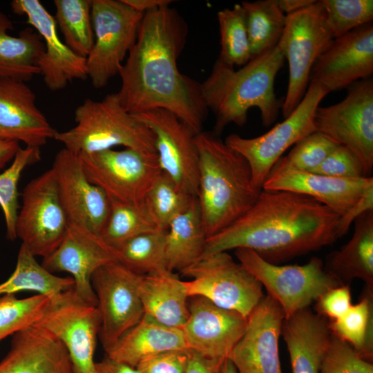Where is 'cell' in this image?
<instances>
[{"instance_id": "obj_1", "label": "cell", "mask_w": 373, "mask_h": 373, "mask_svg": "<svg viewBox=\"0 0 373 373\" xmlns=\"http://www.w3.org/2000/svg\"><path fill=\"white\" fill-rule=\"evenodd\" d=\"M187 31L184 19L169 6L145 12L135 42L119 68L122 84L116 94L131 114L164 109L198 134L208 111L201 84L178 67Z\"/></svg>"}, {"instance_id": "obj_2", "label": "cell", "mask_w": 373, "mask_h": 373, "mask_svg": "<svg viewBox=\"0 0 373 373\" xmlns=\"http://www.w3.org/2000/svg\"><path fill=\"white\" fill-rule=\"evenodd\" d=\"M340 218L307 195L262 189L245 213L207 238L200 258L245 248L270 263L279 265L332 245L343 237Z\"/></svg>"}, {"instance_id": "obj_3", "label": "cell", "mask_w": 373, "mask_h": 373, "mask_svg": "<svg viewBox=\"0 0 373 373\" xmlns=\"http://www.w3.org/2000/svg\"><path fill=\"white\" fill-rule=\"evenodd\" d=\"M278 46L251 59L236 70L219 59L211 74L201 84L208 110L213 113V133L219 135L229 124L243 126L248 111L256 107L264 126L272 125L278 117L282 103L274 90L276 77L285 63Z\"/></svg>"}, {"instance_id": "obj_4", "label": "cell", "mask_w": 373, "mask_h": 373, "mask_svg": "<svg viewBox=\"0 0 373 373\" xmlns=\"http://www.w3.org/2000/svg\"><path fill=\"white\" fill-rule=\"evenodd\" d=\"M195 140L199 154L196 198L209 238L245 213L262 190L254 186L247 161L219 135L202 131Z\"/></svg>"}, {"instance_id": "obj_5", "label": "cell", "mask_w": 373, "mask_h": 373, "mask_svg": "<svg viewBox=\"0 0 373 373\" xmlns=\"http://www.w3.org/2000/svg\"><path fill=\"white\" fill-rule=\"evenodd\" d=\"M75 121L73 128L57 131L54 139L76 155L117 146L155 152L151 130L123 108L116 93L101 101L86 99L75 109Z\"/></svg>"}, {"instance_id": "obj_6", "label": "cell", "mask_w": 373, "mask_h": 373, "mask_svg": "<svg viewBox=\"0 0 373 373\" xmlns=\"http://www.w3.org/2000/svg\"><path fill=\"white\" fill-rule=\"evenodd\" d=\"M235 256L265 287L267 295L279 305L285 319L308 308L329 289L344 285L325 269L318 257H312L302 265H280L265 260L248 249H235Z\"/></svg>"}, {"instance_id": "obj_7", "label": "cell", "mask_w": 373, "mask_h": 373, "mask_svg": "<svg viewBox=\"0 0 373 373\" xmlns=\"http://www.w3.org/2000/svg\"><path fill=\"white\" fill-rule=\"evenodd\" d=\"M332 39L320 0L286 15L285 28L277 44L289 66L287 93L281 107L285 118L302 100L312 68Z\"/></svg>"}, {"instance_id": "obj_8", "label": "cell", "mask_w": 373, "mask_h": 373, "mask_svg": "<svg viewBox=\"0 0 373 373\" xmlns=\"http://www.w3.org/2000/svg\"><path fill=\"white\" fill-rule=\"evenodd\" d=\"M189 296L207 298L248 318L264 297L261 283L227 251L204 256L180 271Z\"/></svg>"}, {"instance_id": "obj_9", "label": "cell", "mask_w": 373, "mask_h": 373, "mask_svg": "<svg viewBox=\"0 0 373 373\" xmlns=\"http://www.w3.org/2000/svg\"><path fill=\"white\" fill-rule=\"evenodd\" d=\"M327 94L323 86L309 83L296 108L268 132L253 138H245L238 134L226 137L225 143L247 161L257 189H262L271 169L287 149L316 132L315 112Z\"/></svg>"}, {"instance_id": "obj_10", "label": "cell", "mask_w": 373, "mask_h": 373, "mask_svg": "<svg viewBox=\"0 0 373 373\" xmlns=\"http://www.w3.org/2000/svg\"><path fill=\"white\" fill-rule=\"evenodd\" d=\"M78 155L87 179L111 201L141 203L162 173L155 152L125 148Z\"/></svg>"}, {"instance_id": "obj_11", "label": "cell", "mask_w": 373, "mask_h": 373, "mask_svg": "<svg viewBox=\"0 0 373 373\" xmlns=\"http://www.w3.org/2000/svg\"><path fill=\"white\" fill-rule=\"evenodd\" d=\"M143 16L122 0H92L94 44L86 57V67L93 87H104L119 73L135 42Z\"/></svg>"}, {"instance_id": "obj_12", "label": "cell", "mask_w": 373, "mask_h": 373, "mask_svg": "<svg viewBox=\"0 0 373 373\" xmlns=\"http://www.w3.org/2000/svg\"><path fill=\"white\" fill-rule=\"evenodd\" d=\"M316 132L350 150L361 161L365 177L373 170V79L359 80L348 87L345 98L318 106L314 115Z\"/></svg>"}, {"instance_id": "obj_13", "label": "cell", "mask_w": 373, "mask_h": 373, "mask_svg": "<svg viewBox=\"0 0 373 373\" xmlns=\"http://www.w3.org/2000/svg\"><path fill=\"white\" fill-rule=\"evenodd\" d=\"M68 224L55 176L50 169L30 180L23 190L16 220L17 238L32 255L44 258L59 247Z\"/></svg>"}, {"instance_id": "obj_14", "label": "cell", "mask_w": 373, "mask_h": 373, "mask_svg": "<svg viewBox=\"0 0 373 373\" xmlns=\"http://www.w3.org/2000/svg\"><path fill=\"white\" fill-rule=\"evenodd\" d=\"M35 325L63 343L75 373H95L94 354L101 326L97 306L82 301L72 289L51 297Z\"/></svg>"}, {"instance_id": "obj_15", "label": "cell", "mask_w": 373, "mask_h": 373, "mask_svg": "<svg viewBox=\"0 0 373 373\" xmlns=\"http://www.w3.org/2000/svg\"><path fill=\"white\" fill-rule=\"evenodd\" d=\"M140 276L115 262L99 268L91 277L101 318L99 337L105 352L144 315L137 292Z\"/></svg>"}, {"instance_id": "obj_16", "label": "cell", "mask_w": 373, "mask_h": 373, "mask_svg": "<svg viewBox=\"0 0 373 373\" xmlns=\"http://www.w3.org/2000/svg\"><path fill=\"white\" fill-rule=\"evenodd\" d=\"M133 115L153 133L162 171L184 191L196 197L199 178L196 133L175 115L164 109Z\"/></svg>"}, {"instance_id": "obj_17", "label": "cell", "mask_w": 373, "mask_h": 373, "mask_svg": "<svg viewBox=\"0 0 373 373\" xmlns=\"http://www.w3.org/2000/svg\"><path fill=\"white\" fill-rule=\"evenodd\" d=\"M115 262H118L115 249L100 236L69 223L61 242L53 253L43 258L41 265L52 274L69 273L74 280V294L86 303L97 306L91 277L99 268Z\"/></svg>"}, {"instance_id": "obj_18", "label": "cell", "mask_w": 373, "mask_h": 373, "mask_svg": "<svg viewBox=\"0 0 373 373\" xmlns=\"http://www.w3.org/2000/svg\"><path fill=\"white\" fill-rule=\"evenodd\" d=\"M373 74V23L332 39L316 59L309 83L331 93L348 88Z\"/></svg>"}, {"instance_id": "obj_19", "label": "cell", "mask_w": 373, "mask_h": 373, "mask_svg": "<svg viewBox=\"0 0 373 373\" xmlns=\"http://www.w3.org/2000/svg\"><path fill=\"white\" fill-rule=\"evenodd\" d=\"M51 169L69 223L100 236L109 216L111 200L87 179L79 155L64 148L57 153Z\"/></svg>"}, {"instance_id": "obj_20", "label": "cell", "mask_w": 373, "mask_h": 373, "mask_svg": "<svg viewBox=\"0 0 373 373\" xmlns=\"http://www.w3.org/2000/svg\"><path fill=\"white\" fill-rule=\"evenodd\" d=\"M284 319L279 305L264 296L248 316L245 333L228 358L238 373H283L279 339Z\"/></svg>"}, {"instance_id": "obj_21", "label": "cell", "mask_w": 373, "mask_h": 373, "mask_svg": "<svg viewBox=\"0 0 373 373\" xmlns=\"http://www.w3.org/2000/svg\"><path fill=\"white\" fill-rule=\"evenodd\" d=\"M188 309L181 328L187 347L207 358H228L245 333L247 318L200 296L190 297Z\"/></svg>"}, {"instance_id": "obj_22", "label": "cell", "mask_w": 373, "mask_h": 373, "mask_svg": "<svg viewBox=\"0 0 373 373\" xmlns=\"http://www.w3.org/2000/svg\"><path fill=\"white\" fill-rule=\"evenodd\" d=\"M10 6L15 14L27 17L28 23L44 41V52L37 66L50 90L63 89L75 79L88 77L86 58L75 53L60 40L55 18L39 1L13 0Z\"/></svg>"}, {"instance_id": "obj_23", "label": "cell", "mask_w": 373, "mask_h": 373, "mask_svg": "<svg viewBox=\"0 0 373 373\" xmlns=\"http://www.w3.org/2000/svg\"><path fill=\"white\" fill-rule=\"evenodd\" d=\"M36 95L22 81L0 78V140L40 149L57 131L37 108Z\"/></svg>"}, {"instance_id": "obj_24", "label": "cell", "mask_w": 373, "mask_h": 373, "mask_svg": "<svg viewBox=\"0 0 373 373\" xmlns=\"http://www.w3.org/2000/svg\"><path fill=\"white\" fill-rule=\"evenodd\" d=\"M372 176L345 179L312 172L272 167L262 189L287 191L307 195L341 217L358 201Z\"/></svg>"}, {"instance_id": "obj_25", "label": "cell", "mask_w": 373, "mask_h": 373, "mask_svg": "<svg viewBox=\"0 0 373 373\" xmlns=\"http://www.w3.org/2000/svg\"><path fill=\"white\" fill-rule=\"evenodd\" d=\"M0 373H75L68 353L55 336L34 325L15 334Z\"/></svg>"}, {"instance_id": "obj_26", "label": "cell", "mask_w": 373, "mask_h": 373, "mask_svg": "<svg viewBox=\"0 0 373 373\" xmlns=\"http://www.w3.org/2000/svg\"><path fill=\"white\" fill-rule=\"evenodd\" d=\"M281 335L289 355L292 373H320L332 332L328 321L309 308L284 319Z\"/></svg>"}, {"instance_id": "obj_27", "label": "cell", "mask_w": 373, "mask_h": 373, "mask_svg": "<svg viewBox=\"0 0 373 373\" xmlns=\"http://www.w3.org/2000/svg\"><path fill=\"white\" fill-rule=\"evenodd\" d=\"M137 292L145 315L171 327L181 329L186 322L189 296L183 281L173 271L141 275Z\"/></svg>"}, {"instance_id": "obj_28", "label": "cell", "mask_w": 373, "mask_h": 373, "mask_svg": "<svg viewBox=\"0 0 373 373\" xmlns=\"http://www.w3.org/2000/svg\"><path fill=\"white\" fill-rule=\"evenodd\" d=\"M188 349L181 329L164 325L144 314L106 353L112 359L136 367L150 356Z\"/></svg>"}, {"instance_id": "obj_29", "label": "cell", "mask_w": 373, "mask_h": 373, "mask_svg": "<svg viewBox=\"0 0 373 373\" xmlns=\"http://www.w3.org/2000/svg\"><path fill=\"white\" fill-rule=\"evenodd\" d=\"M354 231L340 249L327 255L325 269L344 285L361 279L373 291V210L354 220Z\"/></svg>"}, {"instance_id": "obj_30", "label": "cell", "mask_w": 373, "mask_h": 373, "mask_svg": "<svg viewBox=\"0 0 373 373\" xmlns=\"http://www.w3.org/2000/svg\"><path fill=\"white\" fill-rule=\"evenodd\" d=\"M14 28L10 19L0 11V78L26 82L40 74L37 64L44 44L33 28L23 29L17 37L8 34Z\"/></svg>"}, {"instance_id": "obj_31", "label": "cell", "mask_w": 373, "mask_h": 373, "mask_svg": "<svg viewBox=\"0 0 373 373\" xmlns=\"http://www.w3.org/2000/svg\"><path fill=\"white\" fill-rule=\"evenodd\" d=\"M207 237L195 198L190 207L169 224L166 235L167 269L182 270L197 262L202 256Z\"/></svg>"}, {"instance_id": "obj_32", "label": "cell", "mask_w": 373, "mask_h": 373, "mask_svg": "<svg viewBox=\"0 0 373 373\" xmlns=\"http://www.w3.org/2000/svg\"><path fill=\"white\" fill-rule=\"evenodd\" d=\"M72 277L55 275L39 264L34 255L21 244L15 271L0 284V296L30 291L50 297L73 289Z\"/></svg>"}, {"instance_id": "obj_33", "label": "cell", "mask_w": 373, "mask_h": 373, "mask_svg": "<svg viewBox=\"0 0 373 373\" xmlns=\"http://www.w3.org/2000/svg\"><path fill=\"white\" fill-rule=\"evenodd\" d=\"M251 59L276 46L284 30L286 15L277 0L242 1Z\"/></svg>"}, {"instance_id": "obj_34", "label": "cell", "mask_w": 373, "mask_h": 373, "mask_svg": "<svg viewBox=\"0 0 373 373\" xmlns=\"http://www.w3.org/2000/svg\"><path fill=\"white\" fill-rule=\"evenodd\" d=\"M373 291L367 289L361 300L341 318L328 321L333 335L349 344L362 358H373Z\"/></svg>"}, {"instance_id": "obj_35", "label": "cell", "mask_w": 373, "mask_h": 373, "mask_svg": "<svg viewBox=\"0 0 373 373\" xmlns=\"http://www.w3.org/2000/svg\"><path fill=\"white\" fill-rule=\"evenodd\" d=\"M54 4V18L65 44L77 55L86 58L94 44L92 0H55Z\"/></svg>"}, {"instance_id": "obj_36", "label": "cell", "mask_w": 373, "mask_h": 373, "mask_svg": "<svg viewBox=\"0 0 373 373\" xmlns=\"http://www.w3.org/2000/svg\"><path fill=\"white\" fill-rule=\"evenodd\" d=\"M166 231L157 229L127 240L115 249L118 262L140 275L168 269L166 259Z\"/></svg>"}, {"instance_id": "obj_37", "label": "cell", "mask_w": 373, "mask_h": 373, "mask_svg": "<svg viewBox=\"0 0 373 373\" xmlns=\"http://www.w3.org/2000/svg\"><path fill=\"white\" fill-rule=\"evenodd\" d=\"M111 202L109 216L100 237L114 249L134 237L158 229L144 200L135 204Z\"/></svg>"}, {"instance_id": "obj_38", "label": "cell", "mask_w": 373, "mask_h": 373, "mask_svg": "<svg viewBox=\"0 0 373 373\" xmlns=\"http://www.w3.org/2000/svg\"><path fill=\"white\" fill-rule=\"evenodd\" d=\"M220 33L218 59L231 66H244L251 59L250 44L244 10L240 4L218 12Z\"/></svg>"}, {"instance_id": "obj_39", "label": "cell", "mask_w": 373, "mask_h": 373, "mask_svg": "<svg viewBox=\"0 0 373 373\" xmlns=\"http://www.w3.org/2000/svg\"><path fill=\"white\" fill-rule=\"evenodd\" d=\"M196 197L180 188L162 171L144 202L158 229L166 230L171 222L185 211Z\"/></svg>"}, {"instance_id": "obj_40", "label": "cell", "mask_w": 373, "mask_h": 373, "mask_svg": "<svg viewBox=\"0 0 373 373\" xmlns=\"http://www.w3.org/2000/svg\"><path fill=\"white\" fill-rule=\"evenodd\" d=\"M41 158L40 149L20 148L11 165L0 174V207L3 211L6 236L10 240L17 238L16 220L18 214L19 193L17 186L24 169Z\"/></svg>"}, {"instance_id": "obj_41", "label": "cell", "mask_w": 373, "mask_h": 373, "mask_svg": "<svg viewBox=\"0 0 373 373\" xmlns=\"http://www.w3.org/2000/svg\"><path fill=\"white\" fill-rule=\"evenodd\" d=\"M51 297L36 294L17 298L15 294L0 296V341L34 325L47 308Z\"/></svg>"}, {"instance_id": "obj_42", "label": "cell", "mask_w": 373, "mask_h": 373, "mask_svg": "<svg viewBox=\"0 0 373 373\" xmlns=\"http://www.w3.org/2000/svg\"><path fill=\"white\" fill-rule=\"evenodd\" d=\"M333 39L373 21L372 0H320Z\"/></svg>"}, {"instance_id": "obj_43", "label": "cell", "mask_w": 373, "mask_h": 373, "mask_svg": "<svg viewBox=\"0 0 373 373\" xmlns=\"http://www.w3.org/2000/svg\"><path fill=\"white\" fill-rule=\"evenodd\" d=\"M338 145L328 136L316 131L296 144L273 167L312 172Z\"/></svg>"}, {"instance_id": "obj_44", "label": "cell", "mask_w": 373, "mask_h": 373, "mask_svg": "<svg viewBox=\"0 0 373 373\" xmlns=\"http://www.w3.org/2000/svg\"><path fill=\"white\" fill-rule=\"evenodd\" d=\"M320 373H373V365L349 344L332 334Z\"/></svg>"}, {"instance_id": "obj_45", "label": "cell", "mask_w": 373, "mask_h": 373, "mask_svg": "<svg viewBox=\"0 0 373 373\" xmlns=\"http://www.w3.org/2000/svg\"><path fill=\"white\" fill-rule=\"evenodd\" d=\"M312 172L337 178H367L358 158L342 145L336 146Z\"/></svg>"}, {"instance_id": "obj_46", "label": "cell", "mask_w": 373, "mask_h": 373, "mask_svg": "<svg viewBox=\"0 0 373 373\" xmlns=\"http://www.w3.org/2000/svg\"><path fill=\"white\" fill-rule=\"evenodd\" d=\"M189 349L162 352L142 361L136 367L140 373H185Z\"/></svg>"}, {"instance_id": "obj_47", "label": "cell", "mask_w": 373, "mask_h": 373, "mask_svg": "<svg viewBox=\"0 0 373 373\" xmlns=\"http://www.w3.org/2000/svg\"><path fill=\"white\" fill-rule=\"evenodd\" d=\"M316 314L329 319L337 320L344 316L352 305L348 285H342L324 292L316 301Z\"/></svg>"}, {"instance_id": "obj_48", "label": "cell", "mask_w": 373, "mask_h": 373, "mask_svg": "<svg viewBox=\"0 0 373 373\" xmlns=\"http://www.w3.org/2000/svg\"><path fill=\"white\" fill-rule=\"evenodd\" d=\"M373 210V181L370 182L358 201L340 218L339 229L342 236L349 230L354 220L363 213Z\"/></svg>"}, {"instance_id": "obj_49", "label": "cell", "mask_w": 373, "mask_h": 373, "mask_svg": "<svg viewBox=\"0 0 373 373\" xmlns=\"http://www.w3.org/2000/svg\"><path fill=\"white\" fill-rule=\"evenodd\" d=\"M224 360L207 358L189 350L185 373H219Z\"/></svg>"}, {"instance_id": "obj_50", "label": "cell", "mask_w": 373, "mask_h": 373, "mask_svg": "<svg viewBox=\"0 0 373 373\" xmlns=\"http://www.w3.org/2000/svg\"><path fill=\"white\" fill-rule=\"evenodd\" d=\"M95 373H140L134 367L115 361L106 356L99 362L95 363Z\"/></svg>"}, {"instance_id": "obj_51", "label": "cell", "mask_w": 373, "mask_h": 373, "mask_svg": "<svg viewBox=\"0 0 373 373\" xmlns=\"http://www.w3.org/2000/svg\"><path fill=\"white\" fill-rule=\"evenodd\" d=\"M122 1L135 10L145 13L156 8L169 6L171 0H122Z\"/></svg>"}, {"instance_id": "obj_52", "label": "cell", "mask_w": 373, "mask_h": 373, "mask_svg": "<svg viewBox=\"0 0 373 373\" xmlns=\"http://www.w3.org/2000/svg\"><path fill=\"white\" fill-rule=\"evenodd\" d=\"M19 149L17 142L0 140V169L14 159Z\"/></svg>"}, {"instance_id": "obj_53", "label": "cell", "mask_w": 373, "mask_h": 373, "mask_svg": "<svg viewBox=\"0 0 373 373\" xmlns=\"http://www.w3.org/2000/svg\"><path fill=\"white\" fill-rule=\"evenodd\" d=\"M278 6L285 15L304 9L316 2L314 0H277Z\"/></svg>"}, {"instance_id": "obj_54", "label": "cell", "mask_w": 373, "mask_h": 373, "mask_svg": "<svg viewBox=\"0 0 373 373\" xmlns=\"http://www.w3.org/2000/svg\"><path fill=\"white\" fill-rule=\"evenodd\" d=\"M219 373H238L236 367L229 358L224 360Z\"/></svg>"}]
</instances>
